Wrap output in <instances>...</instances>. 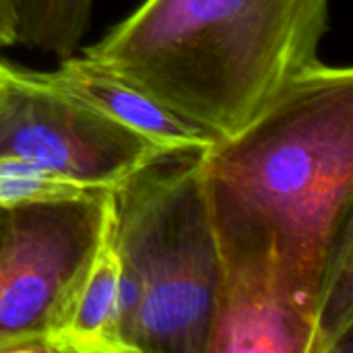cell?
Returning a JSON list of instances; mask_svg holds the SVG:
<instances>
[{
  "instance_id": "cell-1",
  "label": "cell",
  "mask_w": 353,
  "mask_h": 353,
  "mask_svg": "<svg viewBox=\"0 0 353 353\" xmlns=\"http://www.w3.org/2000/svg\"><path fill=\"white\" fill-rule=\"evenodd\" d=\"M215 228L273 242L314 331L329 256L353 225V70L323 60L238 137L201 153Z\"/></svg>"
},
{
  "instance_id": "cell-2",
  "label": "cell",
  "mask_w": 353,
  "mask_h": 353,
  "mask_svg": "<svg viewBox=\"0 0 353 353\" xmlns=\"http://www.w3.org/2000/svg\"><path fill=\"white\" fill-rule=\"evenodd\" d=\"M331 0H145L83 54L217 143L321 62Z\"/></svg>"
},
{
  "instance_id": "cell-3",
  "label": "cell",
  "mask_w": 353,
  "mask_h": 353,
  "mask_svg": "<svg viewBox=\"0 0 353 353\" xmlns=\"http://www.w3.org/2000/svg\"><path fill=\"white\" fill-rule=\"evenodd\" d=\"M128 353H207L221 256L201 153L165 155L114 190Z\"/></svg>"
},
{
  "instance_id": "cell-4",
  "label": "cell",
  "mask_w": 353,
  "mask_h": 353,
  "mask_svg": "<svg viewBox=\"0 0 353 353\" xmlns=\"http://www.w3.org/2000/svg\"><path fill=\"white\" fill-rule=\"evenodd\" d=\"M114 192L8 209L0 242V353H54Z\"/></svg>"
},
{
  "instance_id": "cell-5",
  "label": "cell",
  "mask_w": 353,
  "mask_h": 353,
  "mask_svg": "<svg viewBox=\"0 0 353 353\" xmlns=\"http://www.w3.org/2000/svg\"><path fill=\"white\" fill-rule=\"evenodd\" d=\"M174 155L87 103L14 68L0 83V157H14L89 190L120 188Z\"/></svg>"
},
{
  "instance_id": "cell-6",
  "label": "cell",
  "mask_w": 353,
  "mask_h": 353,
  "mask_svg": "<svg viewBox=\"0 0 353 353\" xmlns=\"http://www.w3.org/2000/svg\"><path fill=\"white\" fill-rule=\"evenodd\" d=\"M221 285L207 353H314V331L288 294L275 246L217 232Z\"/></svg>"
},
{
  "instance_id": "cell-7",
  "label": "cell",
  "mask_w": 353,
  "mask_h": 353,
  "mask_svg": "<svg viewBox=\"0 0 353 353\" xmlns=\"http://www.w3.org/2000/svg\"><path fill=\"white\" fill-rule=\"evenodd\" d=\"M37 77L50 87L134 130L168 153H203L217 143L213 137L85 54L62 58L58 68L37 72Z\"/></svg>"
},
{
  "instance_id": "cell-8",
  "label": "cell",
  "mask_w": 353,
  "mask_h": 353,
  "mask_svg": "<svg viewBox=\"0 0 353 353\" xmlns=\"http://www.w3.org/2000/svg\"><path fill=\"white\" fill-rule=\"evenodd\" d=\"M54 353H128L120 323V254L114 196L95 252L54 337Z\"/></svg>"
},
{
  "instance_id": "cell-9",
  "label": "cell",
  "mask_w": 353,
  "mask_h": 353,
  "mask_svg": "<svg viewBox=\"0 0 353 353\" xmlns=\"http://www.w3.org/2000/svg\"><path fill=\"white\" fill-rule=\"evenodd\" d=\"M353 225L337 240L323 273L314 310V353H352Z\"/></svg>"
},
{
  "instance_id": "cell-10",
  "label": "cell",
  "mask_w": 353,
  "mask_h": 353,
  "mask_svg": "<svg viewBox=\"0 0 353 353\" xmlns=\"http://www.w3.org/2000/svg\"><path fill=\"white\" fill-rule=\"evenodd\" d=\"M95 0H21L19 39L56 58L72 56L85 37Z\"/></svg>"
},
{
  "instance_id": "cell-11",
  "label": "cell",
  "mask_w": 353,
  "mask_h": 353,
  "mask_svg": "<svg viewBox=\"0 0 353 353\" xmlns=\"http://www.w3.org/2000/svg\"><path fill=\"white\" fill-rule=\"evenodd\" d=\"M110 190H89L14 157H0V207L14 209L31 203L81 199Z\"/></svg>"
},
{
  "instance_id": "cell-12",
  "label": "cell",
  "mask_w": 353,
  "mask_h": 353,
  "mask_svg": "<svg viewBox=\"0 0 353 353\" xmlns=\"http://www.w3.org/2000/svg\"><path fill=\"white\" fill-rule=\"evenodd\" d=\"M21 0H0V48H10L19 39Z\"/></svg>"
},
{
  "instance_id": "cell-13",
  "label": "cell",
  "mask_w": 353,
  "mask_h": 353,
  "mask_svg": "<svg viewBox=\"0 0 353 353\" xmlns=\"http://www.w3.org/2000/svg\"><path fill=\"white\" fill-rule=\"evenodd\" d=\"M6 225H8V209L0 207V242H2V236L6 232Z\"/></svg>"
},
{
  "instance_id": "cell-14",
  "label": "cell",
  "mask_w": 353,
  "mask_h": 353,
  "mask_svg": "<svg viewBox=\"0 0 353 353\" xmlns=\"http://www.w3.org/2000/svg\"><path fill=\"white\" fill-rule=\"evenodd\" d=\"M10 68H12L10 64H6V62H0V79H4V77L10 72Z\"/></svg>"
},
{
  "instance_id": "cell-15",
  "label": "cell",
  "mask_w": 353,
  "mask_h": 353,
  "mask_svg": "<svg viewBox=\"0 0 353 353\" xmlns=\"http://www.w3.org/2000/svg\"><path fill=\"white\" fill-rule=\"evenodd\" d=\"M10 70H12V68H10ZM6 77H8V74H6ZM6 77H4V79H6ZM0 83H2V79H0Z\"/></svg>"
}]
</instances>
